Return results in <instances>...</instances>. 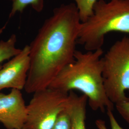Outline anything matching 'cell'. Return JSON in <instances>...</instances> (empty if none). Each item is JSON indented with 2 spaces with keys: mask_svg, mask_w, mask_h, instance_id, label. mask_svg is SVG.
I'll return each mask as SVG.
<instances>
[{
  "mask_svg": "<svg viewBox=\"0 0 129 129\" xmlns=\"http://www.w3.org/2000/svg\"><path fill=\"white\" fill-rule=\"evenodd\" d=\"M74 3L55 8L29 46L30 68L24 89L31 94L49 87L60 71L73 62L81 25Z\"/></svg>",
  "mask_w": 129,
  "mask_h": 129,
  "instance_id": "cell-1",
  "label": "cell"
},
{
  "mask_svg": "<svg viewBox=\"0 0 129 129\" xmlns=\"http://www.w3.org/2000/svg\"><path fill=\"white\" fill-rule=\"evenodd\" d=\"M103 54L102 48L85 53L76 50L74 61L60 71L48 87L67 93L79 90L87 97L88 105L93 111H113L114 104L108 98L104 86Z\"/></svg>",
  "mask_w": 129,
  "mask_h": 129,
  "instance_id": "cell-2",
  "label": "cell"
},
{
  "mask_svg": "<svg viewBox=\"0 0 129 129\" xmlns=\"http://www.w3.org/2000/svg\"><path fill=\"white\" fill-rule=\"evenodd\" d=\"M112 32L129 34V0H98L92 15L81 23L77 44L87 51L102 49Z\"/></svg>",
  "mask_w": 129,
  "mask_h": 129,
  "instance_id": "cell-3",
  "label": "cell"
},
{
  "mask_svg": "<svg viewBox=\"0 0 129 129\" xmlns=\"http://www.w3.org/2000/svg\"><path fill=\"white\" fill-rule=\"evenodd\" d=\"M102 77L106 94L114 104L128 99L129 37L116 41L102 57Z\"/></svg>",
  "mask_w": 129,
  "mask_h": 129,
  "instance_id": "cell-4",
  "label": "cell"
},
{
  "mask_svg": "<svg viewBox=\"0 0 129 129\" xmlns=\"http://www.w3.org/2000/svg\"><path fill=\"white\" fill-rule=\"evenodd\" d=\"M69 93L50 87L34 92L27 105L23 129H52L58 116L67 107Z\"/></svg>",
  "mask_w": 129,
  "mask_h": 129,
  "instance_id": "cell-5",
  "label": "cell"
},
{
  "mask_svg": "<svg viewBox=\"0 0 129 129\" xmlns=\"http://www.w3.org/2000/svg\"><path fill=\"white\" fill-rule=\"evenodd\" d=\"M29 68V46L26 45L18 54L0 67V91L9 88L24 89Z\"/></svg>",
  "mask_w": 129,
  "mask_h": 129,
  "instance_id": "cell-6",
  "label": "cell"
},
{
  "mask_svg": "<svg viewBox=\"0 0 129 129\" xmlns=\"http://www.w3.org/2000/svg\"><path fill=\"white\" fill-rule=\"evenodd\" d=\"M27 116L21 90L12 89L8 94L0 92V122L7 129H23Z\"/></svg>",
  "mask_w": 129,
  "mask_h": 129,
  "instance_id": "cell-7",
  "label": "cell"
},
{
  "mask_svg": "<svg viewBox=\"0 0 129 129\" xmlns=\"http://www.w3.org/2000/svg\"><path fill=\"white\" fill-rule=\"evenodd\" d=\"M87 102L85 95L78 96L73 91L69 92L67 109L70 116L71 129H87L85 122Z\"/></svg>",
  "mask_w": 129,
  "mask_h": 129,
  "instance_id": "cell-8",
  "label": "cell"
},
{
  "mask_svg": "<svg viewBox=\"0 0 129 129\" xmlns=\"http://www.w3.org/2000/svg\"><path fill=\"white\" fill-rule=\"evenodd\" d=\"M12 8L9 18L13 17L17 13H22L28 5L31 6L36 12L40 13L44 8V0H9Z\"/></svg>",
  "mask_w": 129,
  "mask_h": 129,
  "instance_id": "cell-9",
  "label": "cell"
},
{
  "mask_svg": "<svg viewBox=\"0 0 129 129\" xmlns=\"http://www.w3.org/2000/svg\"><path fill=\"white\" fill-rule=\"evenodd\" d=\"M17 37L13 34L6 41H0V64L5 60H9L21 51L16 47Z\"/></svg>",
  "mask_w": 129,
  "mask_h": 129,
  "instance_id": "cell-10",
  "label": "cell"
},
{
  "mask_svg": "<svg viewBox=\"0 0 129 129\" xmlns=\"http://www.w3.org/2000/svg\"><path fill=\"white\" fill-rule=\"evenodd\" d=\"M78 10L81 23L84 22L93 14V6L98 0H72Z\"/></svg>",
  "mask_w": 129,
  "mask_h": 129,
  "instance_id": "cell-11",
  "label": "cell"
},
{
  "mask_svg": "<svg viewBox=\"0 0 129 129\" xmlns=\"http://www.w3.org/2000/svg\"><path fill=\"white\" fill-rule=\"evenodd\" d=\"M51 129H71L70 116L67 108L58 116Z\"/></svg>",
  "mask_w": 129,
  "mask_h": 129,
  "instance_id": "cell-12",
  "label": "cell"
},
{
  "mask_svg": "<svg viewBox=\"0 0 129 129\" xmlns=\"http://www.w3.org/2000/svg\"><path fill=\"white\" fill-rule=\"evenodd\" d=\"M111 129H124L119 124L113 114V111L111 110H107ZM95 124L98 129H108L106 126L105 121L102 119H98L95 121Z\"/></svg>",
  "mask_w": 129,
  "mask_h": 129,
  "instance_id": "cell-13",
  "label": "cell"
},
{
  "mask_svg": "<svg viewBox=\"0 0 129 129\" xmlns=\"http://www.w3.org/2000/svg\"><path fill=\"white\" fill-rule=\"evenodd\" d=\"M116 109L123 119L129 123V98L115 104Z\"/></svg>",
  "mask_w": 129,
  "mask_h": 129,
  "instance_id": "cell-14",
  "label": "cell"
}]
</instances>
